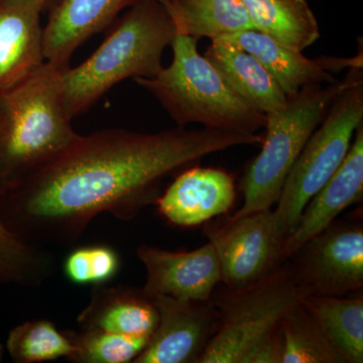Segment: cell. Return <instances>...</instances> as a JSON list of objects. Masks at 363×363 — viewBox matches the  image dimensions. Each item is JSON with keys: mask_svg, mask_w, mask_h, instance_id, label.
Wrapping results in <instances>:
<instances>
[{"mask_svg": "<svg viewBox=\"0 0 363 363\" xmlns=\"http://www.w3.org/2000/svg\"><path fill=\"white\" fill-rule=\"evenodd\" d=\"M147 272L143 291L186 301H209L221 284V269L211 242L191 252H169L142 245L136 250Z\"/></svg>", "mask_w": 363, "mask_h": 363, "instance_id": "8fae6325", "label": "cell"}, {"mask_svg": "<svg viewBox=\"0 0 363 363\" xmlns=\"http://www.w3.org/2000/svg\"><path fill=\"white\" fill-rule=\"evenodd\" d=\"M283 351V336L279 324L278 328L262 339L241 363H281Z\"/></svg>", "mask_w": 363, "mask_h": 363, "instance_id": "4316f807", "label": "cell"}, {"mask_svg": "<svg viewBox=\"0 0 363 363\" xmlns=\"http://www.w3.org/2000/svg\"><path fill=\"white\" fill-rule=\"evenodd\" d=\"M63 269L66 278L76 285H104L118 274L121 257L109 245H86L69 253Z\"/></svg>", "mask_w": 363, "mask_h": 363, "instance_id": "484cf974", "label": "cell"}, {"mask_svg": "<svg viewBox=\"0 0 363 363\" xmlns=\"http://www.w3.org/2000/svg\"><path fill=\"white\" fill-rule=\"evenodd\" d=\"M302 304L344 362H363L362 297L310 295Z\"/></svg>", "mask_w": 363, "mask_h": 363, "instance_id": "44dd1931", "label": "cell"}, {"mask_svg": "<svg viewBox=\"0 0 363 363\" xmlns=\"http://www.w3.org/2000/svg\"><path fill=\"white\" fill-rule=\"evenodd\" d=\"M4 347H2L1 344H0V362H2V357H4Z\"/></svg>", "mask_w": 363, "mask_h": 363, "instance_id": "83f0119b", "label": "cell"}, {"mask_svg": "<svg viewBox=\"0 0 363 363\" xmlns=\"http://www.w3.org/2000/svg\"><path fill=\"white\" fill-rule=\"evenodd\" d=\"M255 30L303 52L320 38L319 23L307 0H242Z\"/></svg>", "mask_w": 363, "mask_h": 363, "instance_id": "ffe728a7", "label": "cell"}, {"mask_svg": "<svg viewBox=\"0 0 363 363\" xmlns=\"http://www.w3.org/2000/svg\"><path fill=\"white\" fill-rule=\"evenodd\" d=\"M279 329L281 363H345L302 303L281 318Z\"/></svg>", "mask_w": 363, "mask_h": 363, "instance_id": "603a6c76", "label": "cell"}, {"mask_svg": "<svg viewBox=\"0 0 363 363\" xmlns=\"http://www.w3.org/2000/svg\"><path fill=\"white\" fill-rule=\"evenodd\" d=\"M152 298L159 322L133 363H197L220 326L213 303L169 296Z\"/></svg>", "mask_w": 363, "mask_h": 363, "instance_id": "30bf717a", "label": "cell"}, {"mask_svg": "<svg viewBox=\"0 0 363 363\" xmlns=\"http://www.w3.org/2000/svg\"><path fill=\"white\" fill-rule=\"evenodd\" d=\"M310 295L286 260L250 285L214 291L210 300L219 313L220 326L197 363L242 362L262 339L278 328L281 318Z\"/></svg>", "mask_w": 363, "mask_h": 363, "instance_id": "8992f818", "label": "cell"}, {"mask_svg": "<svg viewBox=\"0 0 363 363\" xmlns=\"http://www.w3.org/2000/svg\"><path fill=\"white\" fill-rule=\"evenodd\" d=\"M75 347L68 362L74 363L133 362L145 350L147 337H133L100 329L65 331Z\"/></svg>", "mask_w": 363, "mask_h": 363, "instance_id": "d4e9b609", "label": "cell"}, {"mask_svg": "<svg viewBox=\"0 0 363 363\" xmlns=\"http://www.w3.org/2000/svg\"><path fill=\"white\" fill-rule=\"evenodd\" d=\"M173 60L152 78L135 82L150 93L179 128L199 123L211 130L255 133L267 114L248 104L227 84L217 69L198 52V39L176 35Z\"/></svg>", "mask_w": 363, "mask_h": 363, "instance_id": "277c9868", "label": "cell"}, {"mask_svg": "<svg viewBox=\"0 0 363 363\" xmlns=\"http://www.w3.org/2000/svg\"><path fill=\"white\" fill-rule=\"evenodd\" d=\"M7 351L16 363L51 362L73 355L75 347L65 331H59L49 320H33L9 332Z\"/></svg>", "mask_w": 363, "mask_h": 363, "instance_id": "cb8c5ba5", "label": "cell"}, {"mask_svg": "<svg viewBox=\"0 0 363 363\" xmlns=\"http://www.w3.org/2000/svg\"><path fill=\"white\" fill-rule=\"evenodd\" d=\"M62 72L45 61L20 84L0 93V194L80 136L67 114Z\"/></svg>", "mask_w": 363, "mask_h": 363, "instance_id": "7a4b0ae2", "label": "cell"}, {"mask_svg": "<svg viewBox=\"0 0 363 363\" xmlns=\"http://www.w3.org/2000/svg\"><path fill=\"white\" fill-rule=\"evenodd\" d=\"M206 234L216 250L226 288L250 285L285 262L284 238L271 209L210 224Z\"/></svg>", "mask_w": 363, "mask_h": 363, "instance_id": "9c48e42d", "label": "cell"}, {"mask_svg": "<svg viewBox=\"0 0 363 363\" xmlns=\"http://www.w3.org/2000/svg\"><path fill=\"white\" fill-rule=\"evenodd\" d=\"M257 133L179 128L160 133L111 128L70 147L0 194L2 220L37 247H71L91 221L108 213L135 218L161 196L168 177L203 157L262 143Z\"/></svg>", "mask_w": 363, "mask_h": 363, "instance_id": "6da1fadb", "label": "cell"}, {"mask_svg": "<svg viewBox=\"0 0 363 363\" xmlns=\"http://www.w3.org/2000/svg\"><path fill=\"white\" fill-rule=\"evenodd\" d=\"M234 201L235 185L231 174L191 166L177 175L156 204L172 224L190 227L227 213Z\"/></svg>", "mask_w": 363, "mask_h": 363, "instance_id": "4fadbf2b", "label": "cell"}, {"mask_svg": "<svg viewBox=\"0 0 363 363\" xmlns=\"http://www.w3.org/2000/svg\"><path fill=\"white\" fill-rule=\"evenodd\" d=\"M223 38L233 40L259 60L286 97L294 96L306 86L336 82L334 74L344 69L363 67L362 52L352 58L310 59L303 52L286 48L259 30H248Z\"/></svg>", "mask_w": 363, "mask_h": 363, "instance_id": "5bb4252c", "label": "cell"}, {"mask_svg": "<svg viewBox=\"0 0 363 363\" xmlns=\"http://www.w3.org/2000/svg\"><path fill=\"white\" fill-rule=\"evenodd\" d=\"M354 68L350 69L343 80L325 87L306 86L288 97L285 106L267 114L262 150L243 178V204L229 218L266 211L277 204L294 164L334 100L350 85Z\"/></svg>", "mask_w": 363, "mask_h": 363, "instance_id": "5b68a950", "label": "cell"}, {"mask_svg": "<svg viewBox=\"0 0 363 363\" xmlns=\"http://www.w3.org/2000/svg\"><path fill=\"white\" fill-rule=\"evenodd\" d=\"M362 121L363 72L357 67L350 85L334 100L286 177L272 211L284 240L297 225L307 203L337 171Z\"/></svg>", "mask_w": 363, "mask_h": 363, "instance_id": "52a82bcc", "label": "cell"}, {"mask_svg": "<svg viewBox=\"0 0 363 363\" xmlns=\"http://www.w3.org/2000/svg\"><path fill=\"white\" fill-rule=\"evenodd\" d=\"M81 329L150 338L159 322L154 298L128 286H95L89 303L77 317Z\"/></svg>", "mask_w": 363, "mask_h": 363, "instance_id": "e0dca14e", "label": "cell"}, {"mask_svg": "<svg viewBox=\"0 0 363 363\" xmlns=\"http://www.w3.org/2000/svg\"><path fill=\"white\" fill-rule=\"evenodd\" d=\"M176 35L211 40L255 30L242 0H161Z\"/></svg>", "mask_w": 363, "mask_h": 363, "instance_id": "d6986e66", "label": "cell"}, {"mask_svg": "<svg viewBox=\"0 0 363 363\" xmlns=\"http://www.w3.org/2000/svg\"><path fill=\"white\" fill-rule=\"evenodd\" d=\"M50 0H0V93L45 62L40 14Z\"/></svg>", "mask_w": 363, "mask_h": 363, "instance_id": "9a60e30c", "label": "cell"}, {"mask_svg": "<svg viewBox=\"0 0 363 363\" xmlns=\"http://www.w3.org/2000/svg\"><path fill=\"white\" fill-rule=\"evenodd\" d=\"M56 259L48 248L21 240L0 215V285L37 288L54 276Z\"/></svg>", "mask_w": 363, "mask_h": 363, "instance_id": "7402d4cb", "label": "cell"}, {"mask_svg": "<svg viewBox=\"0 0 363 363\" xmlns=\"http://www.w3.org/2000/svg\"><path fill=\"white\" fill-rule=\"evenodd\" d=\"M289 259L296 279L311 295L358 292L363 286L362 222L334 221Z\"/></svg>", "mask_w": 363, "mask_h": 363, "instance_id": "ba28073f", "label": "cell"}, {"mask_svg": "<svg viewBox=\"0 0 363 363\" xmlns=\"http://www.w3.org/2000/svg\"><path fill=\"white\" fill-rule=\"evenodd\" d=\"M363 124L345 159L328 182L307 203L297 225L283 242V259H290L308 240L322 233L346 208L362 201Z\"/></svg>", "mask_w": 363, "mask_h": 363, "instance_id": "7c38bea8", "label": "cell"}, {"mask_svg": "<svg viewBox=\"0 0 363 363\" xmlns=\"http://www.w3.org/2000/svg\"><path fill=\"white\" fill-rule=\"evenodd\" d=\"M143 0H60L43 30L45 61L67 69L80 45Z\"/></svg>", "mask_w": 363, "mask_h": 363, "instance_id": "2e32d148", "label": "cell"}, {"mask_svg": "<svg viewBox=\"0 0 363 363\" xmlns=\"http://www.w3.org/2000/svg\"><path fill=\"white\" fill-rule=\"evenodd\" d=\"M175 37V25L161 0H143L128 9L89 58L62 72L68 116L89 111L121 81L155 77Z\"/></svg>", "mask_w": 363, "mask_h": 363, "instance_id": "3957f363", "label": "cell"}, {"mask_svg": "<svg viewBox=\"0 0 363 363\" xmlns=\"http://www.w3.org/2000/svg\"><path fill=\"white\" fill-rule=\"evenodd\" d=\"M204 56L227 84L257 111L267 114L285 106L288 97L278 82L259 60L233 40H211Z\"/></svg>", "mask_w": 363, "mask_h": 363, "instance_id": "ac0fdd59", "label": "cell"}]
</instances>
